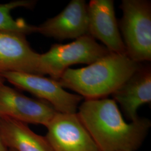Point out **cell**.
I'll return each instance as SVG.
<instances>
[{
  "label": "cell",
  "instance_id": "cell-6",
  "mask_svg": "<svg viewBox=\"0 0 151 151\" xmlns=\"http://www.w3.org/2000/svg\"><path fill=\"white\" fill-rule=\"evenodd\" d=\"M45 127L53 151H100L77 113L57 112Z\"/></svg>",
  "mask_w": 151,
  "mask_h": 151
},
{
  "label": "cell",
  "instance_id": "cell-8",
  "mask_svg": "<svg viewBox=\"0 0 151 151\" xmlns=\"http://www.w3.org/2000/svg\"><path fill=\"white\" fill-rule=\"evenodd\" d=\"M40 54L21 32L0 31V73L20 72L41 75Z\"/></svg>",
  "mask_w": 151,
  "mask_h": 151
},
{
  "label": "cell",
  "instance_id": "cell-11",
  "mask_svg": "<svg viewBox=\"0 0 151 151\" xmlns=\"http://www.w3.org/2000/svg\"><path fill=\"white\" fill-rule=\"evenodd\" d=\"M125 116L131 122L139 117L138 108L151 102V69L149 65H142L129 78L112 94Z\"/></svg>",
  "mask_w": 151,
  "mask_h": 151
},
{
  "label": "cell",
  "instance_id": "cell-3",
  "mask_svg": "<svg viewBox=\"0 0 151 151\" xmlns=\"http://www.w3.org/2000/svg\"><path fill=\"white\" fill-rule=\"evenodd\" d=\"M120 27L127 55L140 63L151 60V3L148 0H123Z\"/></svg>",
  "mask_w": 151,
  "mask_h": 151
},
{
  "label": "cell",
  "instance_id": "cell-14",
  "mask_svg": "<svg viewBox=\"0 0 151 151\" xmlns=\"http://www.w3.org/2000/svg\"><path fill=\"white\" fill-rule=\"evenodd\" d=\"M8 148L6 147L4 145L3 141L2 140V138L0 136V151H7Z\"/></svg>",
  "mask_w": 151,
  "mask_h": 151
},
{
  "label": "cell",
  "instance_id": "cell-1",
  "mask_svg": "<svg viewBox=\"0 0 151 151\" xmlns=\"http://www.w3.org/2000/svg\"><path fill=\"white\" fill-rule=\"evenodd\" d=\"M77 113L100 151H137L151 128L147 118L127 123L117 103L107 97L85 100Z\"/></svg>",
  "mask_w": 151,
  "mask_h": 151
},
{
  "label": "cell",
  "instance_id": "cell-5",
  "mask_svg": "<svg viewBox=\"0 0 151 151\" xmlns=\"http://www.w3.org/2000/svg\"><path fill=\"white\" fill-rule=\"evenodd\" d=\"M18 88L27 91L49 103L55 110L62 113H76L83 97L65 91L59 82L43 76L7 72L1 74Z\"/></svg>",
  "mask_w": 151,
  "mask_h": 151
},
{
  "label": "cell",
  "instance_id": "cell-7",
  "mask_svg": "<svg viewBox=\"0 0 151 151\" xmlns=\"http://www.w3.org/2000/svg\"><path fill=\"white\" fill-rule=\"evenodd\" d=\"M57 113L47 101L27 97L5 84L0 86V117L46 127Z\"/></svg>",
  "mask_w": 151,
  "mask_h": 151
},
{
  "label": "cell",
  "instance_id": "cell-9",
  "mask_svg": "<svg viewBox=\"0 0 151 151\" xmlns=\"http://www.w3.org/2000/svg\"><path fill=\"white\" fill-rule=\"evenodd\" d=\"M88 34L100 40L110 52L127 54L119 32L113 0H91L87 5Z\"/></svg>",
  "mask_w": 151,
  "mask_h": 151
},
{
  "label": "cell",
  "instance_id": "cell-4",
  "mask_svg": "<svg viewBox=\"0 0 151 151\" xmlns=\"http://www.w3.org/2000/svg\"><path fill=\"white\" fill-rule=\"evenodd\" d=\"M110 53L105 46L98 43L89 34L66 44H54L48 52L39 56L41 75H49L58 81L72 65H90Z\"/></svg>",
  "mask_w": 151,
  "mask_h": 151
},
{
  "label": "cell",
  "instance_id": "cell-12",
  "mask_svg": "<svg viewBox=\"0 0 151 151\" xmlns=\"http://www.w3.org/2000/svg\"><path fill=\"white\" fill-rule=\"evenodd\" d=\"M0 136L6 147L15 151H53L45 137L9 118L0 117Z\"/></svg>",
  "mask_w": 151,
  "mask_h": 151
},
{
  "label": "cell",
  "instance_id": "cell-10",
  "mask_svg": "<svg viewBox=\"0 0 151 151\" xmlns=\"http://www.w3.org/2000/svg\"><path fill=\"white\" fill-rule=\"evenodd\" d=\"M36 32L63 40L88 34L87 4L84 0H72L53 17L36 26Z\"/></svg>",
  "mask_w": 151,
  "mask_h": 151
},
{
  "label": "cell",
  "instance_id": "cell-16",
  "mask_svg": "<svg viewBox=\"0 0 151 151\" xmlns=\"http://www.w3.org/2000/svg\"><path fill=\"white\" fill-rule=\"evenodd\" d=\"M15 151L14 150H11V149H8V151Z\"/></svg>",
  "mask_w": 151,
  "mask_h": 151
},
{
  "label": "cell",
  "instance_id": "cell-13",
  "mask_svg": "<svg viewBox=\"0 0 151 151\" xmlns=\"http://www.w3.org/2000/svg\"><path fill=\"white\" fill-rule=\"evenodd\" d=\"M36 3L33 0H16L0 4V31L21 32L26 35L36 32V25L27 24L23 19H15L11 14L12 10L19 7L32 9Z\"/></svg>",
  "mask_w": 151,
  "mask_h": 151
},
{
  "label": "cell",
  "instance_id": "cell-15",
  "mask_svg": "<svg viewBox=\"0 0 151 151\" xmlns=\"http://www.w3.org/2000/svg\"><path fill=\"white\" fill-rule=\"evenodd\" d=\"M5 81V79L4 78V77L0 73V86L4 84V82Z\"/></svg>",
  "mask_w": 151,
  "mask_h": 151
},
{
  "label": "cell",
  "instance_id": "cell-2",
  "mask_svg": "<svg viewBox=\"0 0 151 151\" xmlns=\"http://www.w3.org/2000/svg\"><path fill=\"white\" fill-rule=\"evenodd\" d=\"M140 65L127 54L110 52L85 67L68 68L58 81L85 100L105 98L118 90Z\"/></svg>",
  "mask_w": 151,
  "mask_h": 151
}]
</instances>
